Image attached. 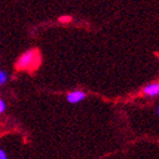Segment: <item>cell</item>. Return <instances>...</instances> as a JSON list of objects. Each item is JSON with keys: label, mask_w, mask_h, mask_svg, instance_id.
<instances>
[{"label": "cell", "mask_w": 159, "mask_h": 159, "mask_svg": "<svg viewBox=\"0 0 159 159\" xmlns=\"http://www.w3.org/2000/svg\"><path fill=\"white\" fill-rule=\"evenodd\" d=\"M72 20V17L70 16H61L59 17V22H61V23H68V22H70Z\"/></svg>", "instance_id": "cell-5"}, {"label": "cell", "mask_w": 159, "mask_h": 159, "mask_svg": "<svg viewBox=\"0 0 159 159\" xmlns=\"http://www.w3.org/2000/svg\"><path fill=\"white\" fill-rule=\"evenodd\" d=\"M7 80H8V75H7L6 72L0 70V85L5 84V83L7 82Z\"/></svg>", "instance_id": "cell-4"}, {"label": "cell", "mask_w": 159, "mask_h": 159, "mask_svg": "<svg viewBox=\"0 0 159 159\" xmlns=\"http://www.w3.org/2000/svg\"><path fill=\"white\" fill-rule=\"evenodd\" d=\"M143 93H144L146 96H149V97L159 96V83H152V84L147 85L146 88L143 89Z\"/></svg>", "instance_id": "cell-3"}, {"label": "cell", "mask_w": 159, "mask_h": 159, "mask_svg": "<svg viewBox=\"0 0 159 159\" xmlns=\"http://www.w3.org/2000/svg\"><path fill=\"white\" fill-rule=\"evenodd\" d=\"M5 110H6V102L0 99V114L3 113Z\"/></svg>", "instance_id": "cell-6"}, {"label": "cell", "mask_w": 159, "mask_h": 159, "mask_svg": "<svg viewBox=\"0 0 159 159\" xmlns=\"http://www.w3.org/2000/svg\"><path fill=\"white\" fill-rule=\"evenodd\" d=\"M6 158H7L6 152H5L2 149H0V159H6Z\"/></svg>", "instance_id": "cell-7"}, {"label": "cell", "mask_w": 159, "mask_h": 159, "mask_svg": "<svg viewBox=\"0 0 159 159\" xmlns=\"http://www.w3.org/2000/svg\"><path fill=\"white\" fill-rule=\"evenodd\" d=\"M40 64V55L37 50H29L24 52L17 60V70H30L33 67H38Z\"/></svg>", "instance_id": "cell-1"}, {"label": "cell", "mask_w": 159, "mask_h": 159, "mask_svg": "<svg viewBox=\"0 0 159 159\" xmlns=\"http://www.w3.org/2000/svg\"><path fill=\"white\" fill-rule=\"evenodd\" d=\"M157 111H158V115H159V106H158V109H157Z\"/></svg>", "instance_id": "cell-8"}, {"label": "cell", "mask_w": 159, "mask_h": 159, "mask_svg": "<svg viewBox=\"0 0 159 159\" xmlns=\"http://www.w3.org/2000/svg\"><path fill=\"white\" fill-rule=\"evenodd\" d=\"M85 99V93L83 91H73L67 94V101L70 103H77Z\"/></svg>", "instance_id": "cell-2"}]
</instances>
